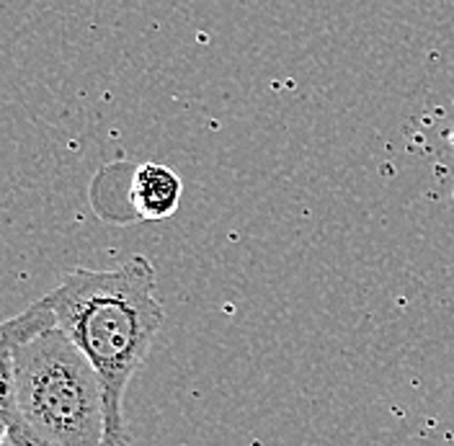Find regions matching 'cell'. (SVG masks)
<instances>
[{
    "label": "cell",
    "instance_id": "obj_1",
    "mask_svg": "<svg viewBox=\"0 0 454 446\" xmlns=\"http://www.w3.org/2000/svg\"><path fill=\"white\" fill-rule=\"evenodd\" d=\"M150 258L132 255L114 269H73L44 300L57 328L93 364L104 400L101 446H129L124 395L166 323Z\"/></svg>",
    "mask_w": 454,
    "mask_h": 446
},
{
    "label": "cell",
    "instance_id": "obj_2",
    "mask_svg": "<svg viewBox=\"0 0 454 446\" xmlns=\"http://www.w3.org/2000/svg\"><path fill=\"white\" fill-rule=\"evenodd\" d=\"M11 446H101L104 400L93 364L62 328L34 335L16 354Z\"/></svg>",
    "mask_w": 454,
    "mask_h": 446
},
{
    "label": "cell",
    "instance_id": "obj_3",
    "mask_svg": "<svg viewBox=\"0 0 454 446\" xmlns=\"http://www.w3.org/2000/svg\"><path fill=\"white\" fill-rule=\"evenodd\" d=\"M57 317L50 302L42 297L24 312L0 323V413H13L16 397V354L34 335L55 328Z\"/></svg>",
    "mask_w": 454,
    "mask_h": 446
},
{
    "label": "cell",
    "instance_id": "obj_4",
    "mask_svg": "<svg viewBox=\"0 0 454 446\" xmlns=\"http://www.w3.org/2000/svg\"><path fill=\"white\" fill-rule=\"evenodd\" d=\"M184 196V184L176 170L160 163H145L135 170L132 186H129V204L135 212V220L158 223L168 220L178 212Z\"/></svg>",
    "mask_w": 454,
    "mask_h": 446
},
{
    "label": "cell",
    "instance_id": "obj_5",
    "mask_svg": "<svg viewBox=\"0 0 454 446\" xmlns=\"http://www.w3.org/2000/svg\"><path fill=\"white\" fill-rule=\"evenodd\" d=\"M3 442H8V416L5 413H0V444Z\"/></svg>",
    "mask_w": 454,
    "mask_h": 446
}]
</instances>
